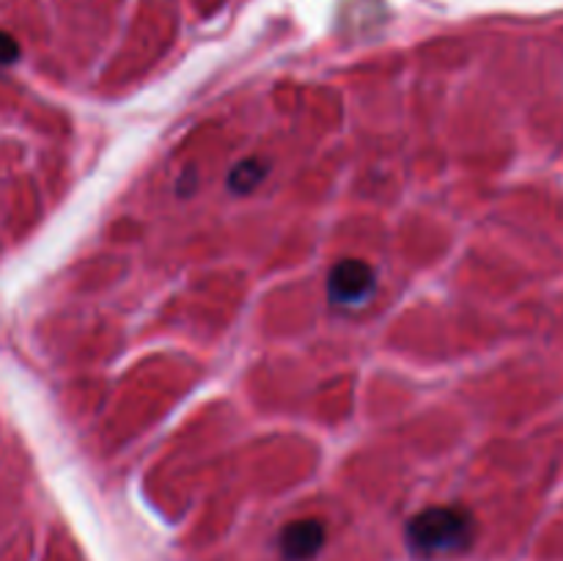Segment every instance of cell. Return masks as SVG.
<instances>
[{
  "label": "cell",
  "instance_id": "6da1fadb",
  "mask_svg": "<svg viewBox=\"0 0 563 561\" xmlns=\"http://www.w3.org/2000/svg\"><path fill=\"white\" fill-rule=\"evenodd\" d=\"M407 548L418 559H451L476 539V520L462 506H429L407 522Z\"/></svg>",
  "mask_w": 563,
  "mask_h": 561
},
{
  "label": "cell",
  "instance_id": "7a4b0ae2",
  "mask_svg": "<svg viewBox=\"0 0 563 561\" xmlns=\"http://www.w3.org/2000/svg\"><path fill=\"white\" fill-rule=\"evenodd\" d=\"M377 292V273L363 258H341L328 275V297L339 308H361Z\"/></svg>",
  "mask_w": 563,
  "mask_h": 561
},
{
  "label": "cell",
  "instance_id": "3957f363",
  "mask_svg": "<svg viewBox=\"0 0 563 561\" xmlns=\"http://www.w3.org/2000/svg\"><path fill=\"white\" fill-rule=\"evenodd\" d=\"M324 537L328 534H324L322 520H317V517L291 520L289 526H284V531L278 537L280 556L286 561H311L322 550Z\"/></svg>",
  "mask_w": 563,
  "mask_h": 561
},
{
  "label": "cell",
  "instance_id": "277c9868",
  "mask_svg": "<svg viewBox=\"0 0 563 561\" xmlns=\"http://www.w3.org/2000/svg\"><path fill=\"white\" fill-rule=\"evenodd\" d=\"M267 176V163H262L258 157H247L242 163H236L229 174V190L236 196H247V193L256 190L262 185V179Z\"/></svg>",
  "mask_w": 563,
  "mask_h": 561
},
{
  "label": "cell",
  "instance_id": "5b68a950",
  "mask_svg": "<svg viewBox=\"0 0 563 561\" xmlns=\"http://www.w3.org/2000/svg\"><path fill=\"white\" fill-rule=\"evenodd\" d=\"M20 58V44L11 33L0 31V64H14Z\"/></svg>",
  "mask_w": 563,
  "mask_h": 561
}]
</instances>
